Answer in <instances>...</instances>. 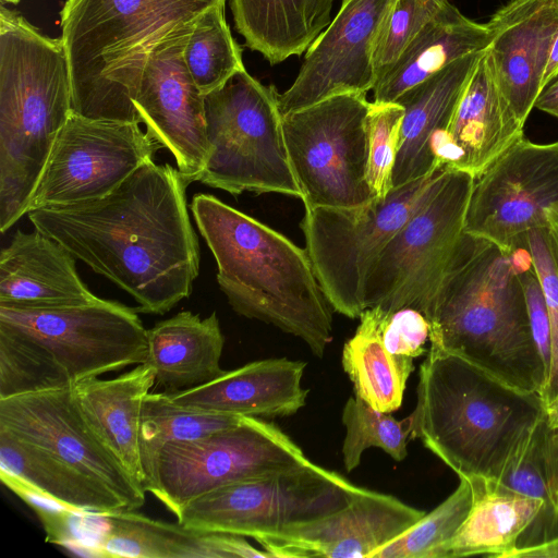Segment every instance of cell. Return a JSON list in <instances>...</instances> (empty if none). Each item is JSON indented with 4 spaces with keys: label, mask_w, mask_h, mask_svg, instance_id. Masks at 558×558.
I'll use <instances>...</instances> for the list:
<instances>
[{
    "label": "cell",
    "mask_w": 558,
    "mask_h": 558,
    "mask_svg": "<svg viewBox=\"0 0 558 558\" xmlns=\"http://www.w3.org/2000/svg\"><path fill=\"white\" fill-rule=\"evenodd\" d=\"M178 168L142 165L108 195L27 213L36 230L130 294L137 312L162 315L186 299L199 245Z\"/></svg>",
    "instance_id": "6da1fadb"
},
{
    "label": "cell",
    "mask_w": 558,
    "mask_h": 558,
    "mask_svg": "<svg viewBox=\"0 0 558 558\" xmlns=\"http://www.w3.org/2000/svg\"><path fill=\"white\" fill-rule=\"evenodd\" d=\"M426 317L430 345L521 391L543 389L546 368L511 251L463 231Z\"/></svg>",
    "instance_id": "7a4b0ae2"
},
{
    "label": "cell",
    "mask_w": 558,
    "mask_h": 558,
    "mask_svg": "<svg viewBox=\"0 0 558 558\" xmlns=\"http://www.w3.org/2000/svg\"><path fill=\"white\" fill-rule=\"evenodd\" d=\"M190 209L233 311L300 338L323 357L332 340V307L307 251L211 194H195Z\"/></svg>",
    "instance_id": "3957f363"
},
{
    "label": "cell",
    "mask_w": 558,
    "mask_h": 558,
    "mask_svg": "<svg viewBox=\"0 0 558 558\" xmlns=\"http://www.w3.org/2000/svg\"><path fill=\"white\" fill-rule=\"evenodd\" d=\"M410 415L411 439H420L459 477L497 480L545 409L537 392L515 389L430 345Z\"/></svg>",
    "instance_id": "277c9868"
},
{
    "label": "cell",
    "mask_w": 558,
    "mask_h": 558,
    "mask_svg": "<svg viewBox=\"0 0 558 558\" xmlns=\"http://www.w3.org/2000/svg\"><path fill=\"white\" fill-rule=\"evenodd\" d=\"M221 4L226 0H65L60 37L73 112L141 123L133 100L150 53L169 35Z\"/></svg>",
    "instance_id": "5b68a950"
},
{
    "label": "cell",
    "mask_w": 558,
    "mask_h": 558,
    "mask_svg": "<svg viewBox=\"0 0 558 558\" xmlns=\"http://www.w3.org/2000/svg\"><path fill=\"white\" fill-rule=\"evenodd\" d=\"M204 105L209 154L199 182L234 196L279 193L302 199L274 86L243 69L205 95Z\"/></svg>",
    "instance_id": "8992f818"
},
{
    "label": "cell",
    "mask_w": 558,
    "mask_h": 558,
    "mask_svg": "<svg viewBox=\"0 0 558 558\" xmlns=\"http://www.w3.org/2000/svg\"><path fill=\"white\" fill-rule=\"evenodd\" d=\"M447 168L384 197L350 208L305 207L301 227L318 282L330 306L350 318L365 310L364 284L378 254L434 194Z\"/></svg>",
    "instance_id": "52a82bcc"
},
{
    "label": "cell",
    "mask_w": 558,
    "mask_h": 558,
    "mask_svg": "<svg viewBox=\"0 0 558 558\" xmlns=\"http://www.w3.org/2000/svg\"><path fill=\"white\" fill-rule=\"evenodd\" d=\"M364 489L307 461L206 493L175 517L189 529L255 539L338 511Z\"/></svg>",
    "instance_id": "ba28073f"
},
{
    "label": "cell",
    "mask_w": 558,
    "mask_h": 558,
    "mask_svg": "<svg viewBox=\"0 0 558 558\" xmlns=\"http://www.w3.org/2000/svg\"><path fill=\"white\" fill-rule=\"evenodd\" d=\"M473 183L472 174L446 169L438 189L373 263L364 284L365 310L409 306L427 315L463 233Z\"/></svg>",
    "instance_id": "9c48e42d"
},
{
    "label": "cell",
    "mask_w": 558,
    "mask_h": 558,
    "mask_svg": "<svg viewBox=\"0 0 558 558\" xmlns=\"http://www.w3.org/2000/svg\"><path fill=\"white\" fill-rule=\"evenodd\" d=\"M369 106L366 95L343 94L283 116L304 207L350 208L376 198L366 178Z\"/></svg>",
    "instance_id": "30bf717a"
},
{
    "label": "cell",
    "mask_w": 558,
    "mask_h": 558,
    "mask_svg": "<svg viewBox=\"0 0 558 558\" xmlns=\"http://www.w3.org/2000/svg\"><path fill=\"white\" fill-rule=\"evenodd\" d=\"M307 461L302 449L276 425L244 416L235 426L165 445L150 494L177 515L206 493Z\"/></svg>",
    "instance_id": "8fae6325"
},
{
    "label": "cell",
    "mask_w": 558,
    "mask_h": 558,
    "mask_svg": "<svg viewBox=\"0 0 558 558\" xmlns=\"http://www.w3.org/2000/svg\"><path fill=\"white\" fill-rule=\"evenodd\" d=\"M161 148L137 122L72 112L56 138L28 211L101 198Z\"/></svg>",
    "instance_id": "7c38bea8"
},
{
    "label": "cell",
    "mask_w": 558,
    "mask_h": 558,
    "mask_svg": "<svg viewBox=\"0 0 558 558\" xmlns=\"http://www.w3.org/2000/svg\"><path fill=\"white\" fill-rule=\"evenodd\" d=\"M0 326L45 345L73 385L142 364L147 354V329L137 310L100 298L83 305L50 310L0 306Z\"/></svg>",
    "instance_id": "4fadbf2b"
},
{
    "label": "cell",
    "mask_w": 558,
    "mask_h": 558,
    "mask_svg": "<svg viewBox=\"0 0 558 558\" xmlns=\"http://www.w3.org/2000/svg\"><path fill=\"white\" fill-rule=\"evenodd\" d=\"M557 206L558 142L523 137L474 179L463 231L513 251L530 231L547 228Z\"/></svg>",
    "instance_id": "5bb4252c"
},
{
    "label": "cell",
    "mask_w": 558,
    "mask_h": 558,
    "mask_svg": "<svg viewBox=\"0 0 558 558\" xmlns=\"http://www.w3.org/2000/svg\"><path fill=\"white\" fill-rule=\"evenodd\" d=\"M0 428L106 485L124 501L128 510L144 505L146 492L89 426L73 386L0 399Z\"/></svg>",
    "instance_id": "9a60e30c"
},
{
    "label": "cell",
    "mask_w": 558,
    "mask_h": 558,
    "mask_svg": "<svg viewBox=\"0 0 558 558\" xmlns=\"http://www.w3.org/2000/svg\"><path fill=\"white\" fill-rule=\"evenodd\" d=\"M194 25L174 32L154 49L133 100L140 122L172 154L189 184L199 180L209 154L204 95L183 57Z\"/></svg>",
    "instance_id": "2e32d148"
},
{
    "label": "cell",
    "mask_w": 558,
    "mask_h": 558,
    "mask_svg": "<svg viewBox=\"0 0 558 558\" xmlns=\"http://www.w3.org/2000/svg\"><path fill=\"white\" fill-rule=\"evenodd\" d=\"M395 0H344L306 50L292 85L280 94L283 116L327 98L363 94L376 84L374 54Z\"/></svg>",
    "instance_id": "e0dca14e"
},
{
    "label": "cell",
    "mask_w": 558,
    "mask_h": 558,
    "mask_svg": "<svg viewBox=\"0 0 558 558\" xmlns=\"http://www.w3.org/2000/svg\"><path fill=\"white\" fill-rule=\"evenodd\" d=\"M424 514L391 495L365 488L338 511L255 541L272 558H371Z\"/></svg>",
    "instance_id": "ac0fdd59"
},
{
    "label": "cell",
    "mask_w": 558,
    "mask_h": 558,
    "mask_svg": "<svg viewBox=\"0 0 558 558\" xmlns=\"http://www.w3.org/2000/svg\"><path fill=\"white\" fill-rule=\"evenodd\" d=\"M486 24L493 34L487 50L495 80L524 124L542 90L558 32V0H510Z\"/></svg>",
    "instance_id": "d6986e66"
},
{
    "label": "cell",
    "mask_w": 558,
    "mask_h": 558,
    "mask_svg": "<svg viewBox=\"0 0 558 558\" xmlns=\"http://www.w3.org/2000/svg\"><path fill=\"white\" fill-rule=\"evenodd\" d=\"M523 126L495 80L488 50L481 54L448 130L435 140L438 168L483 173L509 147L523 138Z\"/></svg>",
    "instance_id": "ffe728a7"
},
{
    "label": "cell",
    "mask_w": 558,
    "mask_h": 558,
    "mask_svg": "<svg viewBox=\"0 0 558 558\" xmlns=\"http://www.w3.org/2000/svg\"><path fill=\"white\" fill-rule=\"evenodd\" d=\"M468 480L473 492L472 507L437 558L474 555L508 558L517 550L547 541L543 501L512 490L494 478L475 476Z\"/></svg>",
    "instance_id": "44dd1931"
},
{
    "label": "cell",
    "mask_w": 558,
    "mask_h": 558,
    "mask_svg": "<svg viewBox=\"0 0 558 558\" xmlns=\"http://www.w3.org/2000/svg\"><path fill=\"white\" fill-rule=\"evenodd\" d=\"M75 259L38 230H17L0 253V306L50 310L96 301L78 276Z\"/></svg>",
    "instance_id": "7402d4cb"
},
{
    "label": "cell",
    "mask_w": 558,
    "mask_h": 558,
    "mask_svg": "<svg viewBox=\"0 0 558 558\" xmlns=\"http://www.w3.org/2000/svg\"><path fill=\"white\" fill-rule=\"evenodd\" d=\"M306 363L266 359L225 371L214 380L168 393L178 404L206 412L241 416H289L306 403L302 386Z\"/></svg>",
    "instance_id": "603a6c76"
},
{
    "label": "cell",
    "mask_w": 558,
    "mask_h": 558,
    "mask_svg": "<svg viewBox=\"0 0 558 558\" xmlns=\"http://www.w3.org/2000/svg\"><path fill=\"white\" fill-rule=\"evenodd\" d=\"M485 51V50H484ZM482 52L468 54L401 94L404 114L392 173V189L435 172L433 143L447 130Z\"/></svg>",
    "instance_id": "cb8c5ba5"
},
{
    "label": "cell",
    "mask_w": 558,
    "mask_h": 558,
    "mask_svg": "<svg viewBox=\"0 0 558 558\" xmlns=\"http://www.w3.org/2000/svg\"><path fill=\"white\" fill-rule=\"evenodd\" d=\"M0 478L14 493H34L77 513L104 515L128 510L124 501L106 485L2 428Z\"/></svg>",
    "instance_id": "d4e9b609"
},
{
    "label": "cell",
    "mask_w": 558,
    "mask_h": 558,
    "mask_svg": "<svg viewBox=\"0 0 558 558\" xmlns=\"http://www.w3.org/2000/svg\"><path fill=\"white\" fill-rule=\"evenodd\" d=\"M106 533L98 543L102 557L129 558H272L244 536L209 533L155 520L136 510L104 514Z\"/></svg>",
    "instance_id": "484cf974"
},
{
    "label": "cell",
    "mask_w": 558,
    "mask_h": 558,
    "mask_svg": "<svg viewBox=\"0 0 558 558\" xmlns=\"http://www.w3.org/2000/svg\"><path fill=\"white\" fill-rule=\"evenodd\" d=\"M154 386V371L145 363L137 364L131 371L111 379L90 377L73 385L77 402L89 426L142 487V409Z\"/></svg>",
    "instance_id": "4316f807"
},
{
    "label": "cell",
    "mask_w": 558,
    "mask_h": 558,
    "mask_svg": "<svg viewBox=\"0 0 558 558\" xmlns=\"http://www.w3.org/2000/svg\"><path fill=\"white\" fill-rule=\"evenodd\" d=\"M225 337L216 312L206 318L191 311L147 329L144 363L153 368L155 386L172 393L205 385L225 371L220 367Z\"/></svg>",
    "instance_id": "83f0119b"
},
{
    "label": "cell",
    "mask_w": 558,
    "mask_h": 558,
    "mask_svg": "<svg viewBox=\"0 0 558 558\" xmlns=\"http://www.w3.org/2000/svg\"><path fill=\"white\" fill-rule=\"evenodd\" d=\"M492 38L487 24L468 19L448 0L377 81L373 101L393 102L450 63L486 50Z\"/></svg>",
    "instance_id": "f1b7e54d"
},
{
    "label": "cell",
    "mask_w": 558,
    "mask_h": 558,
    "mask_svg": "<svg viewBox=\"0 0 558 558\" xmlns=\"http://www.w3.org/2000/svg\"><path fill=\"white\" fill-rule=\"evenodd\" d=\"M333 2L230 0V8L245 45L274 65L308 49L331 23Z\"/></svg>",
    "instance_id": "f546056e"
},
{
    "label": "cell",
    "mask_w": 558,
    "mask_h": 558,
    "mask_svg": "<svg viewBox=\"0 0 558 558\" xmlns=\"http://www.w3.org/2000/svg\"><path fill=\"white\" fill-rule=\"evenodd\" d=\"M359 318L353 337L343 345L342 367L353 384L354 395L373 408L391 413L401 407L414 359L388 352L375 307H367Z\"/></svg>",
    "instance_id": "4dcf8cb0"
},
{
    "label": "cell",
    "mask_w": 558,
    "mask_h": 558,
    "mask_svg": "<svg viewBox=\"0 0 558 558\" xmlns=\"http://www.w3.org/2000/svg\"><path fill=\"white\" fill-rule=\"evenodd\" d=\"M243 417L182 407L165 391L149 392L143 402L140 430L144 490L151 493L154 488L157 458L165 445L235 426Z\"/></svg>",
    "instance_id": "1f68e13d"
},
{
    "label": "cell",
    "mask_w": 558,
    "mask_h": 558,
    "mask_svg": "<svg viewBox=\"0 0 558 558\" xmlns=\"http://www.w3.org/2000/svg\"><path fill=\"white\" fill-rule=\"evenodd\" d=\"M66 371L40 342L0 326V399L72 387Z\"/></svg>",
    "instance_id": "d6a6232c"
},
{
    "label": "cell",
    "mask_w": 558,
    "mask_h": 558,
    "mask_svg": "<svg viewBox=\"0 0 558 558\" xmlns=\"http://www.w3.org/2000/svg\"><path fill=\"white\" fill-rule=\"evenodd\" d=\"M183 57L193 81L204 96L245 69L242 49L226 21L225 4L208 10L197 20Z\"/></svg>",
    "instance_id": "836d02e7"
},
{
    "label": "cell",
    "mask_w": 558,
    "mask_h": 558,
    "mask_svg": "<svg viewBox=\"0 0 558 558\" xmlns=\"http://www.w3.org/2000/svg\"><path fill=\"white\" fill-rule=\"evenodd\" d=\"M342 423L345 426L342 454L348 472L359 466L363 452L371 447L380 448L396 461L407 457L408 442L412 440L411 415L398 421L354 395L344 404Z\"/></svg>",
    "instance_id": "e575fe53"
},
{
    "label": "cell",
    "mask_w": 558,
    "mask_h": 558,
    "mask_svg": "<svg viewBox=\"0 0 558 558\" xmlns=\"http://www.w3.org/2000/svg\"><path fill=\"white\" fill-rule=\"evenodd\" d=\"M456 490L409 530L379 547L371 558H437L458 532L473 502L470 481L459 477Z\"/></svg>",
    "instance_id": "d590c367"
},
{
    "label": "cell",
    "mask_w": 558,
    "mask_h": 558,
    "mask_svg": "<svg viewBox=\"0 0 558 558\" xmlns=\"http://www.w3.org/2000/svg\"><path fill=\"white\" fill-rule=\"evenodd\" d=\"M548 430L549 426L544 415L496 480L512 490L544 502L547 527L545 543L558 536V508L550 494L545 458Z\"/></svg>",
    "instance_id": "8d00e7d4"
},
{
    "label": "cell",
    "mask_w": 558,
    "mask_h": 558,
    "mask_svg": "<svg viewBox=\"0 0 558 558\" xmlns=\"http://www.w3.org/2000/svg\"><path fill=\"white\" fill-rule=\"evenodd\" d=\"M403 114L402 106L395 101L371 102L366 120V178L375 197H384L392 189Z\"/></svg>",
    "instance_id": "74e56055"
},
{
    "label": "cell",
    "mask_w": 558,
    "mask_h": 558,
    "mask_svg": "<svg viewBox=\"0 0 558 558\" xmlns=\"http://www.w3.org/2000/svg\"><path fill=\"white\" fill-rule=\"evenodd\" d=\"M448 0H395L374 54L376 83Z\"/></svg>",
    "instance_id": "f35d334b"
},
{
    "label": "cell",
    "mask_w": 558,
    "mask_h": 558,
    "mask_svg": "<svg viewBox=\"0 0 558 558\" xmlns=\"http://www.w3.org/2000/svg\"><path fill=\"white\" fill-rule=\"evenodd\" d=\"M526 246L542 286L550 324V365L545 385L538 393L545 405L558 396V275L548 248L546 228L530 231Z\"/></svg>",
    "instance_id": "ab89813d"
},
{
    "label": "cell",
    "mask_w": 558,
    "mask_h": 558,
    "mask_svg": "<svg viewBox=\"0 0 558 558\" xmlns=\"http://www.w3.org/2000/svg\"><path fill=\"white\" fill-rule=\"evenodd\" d=\"M375 307L385 348L393 355L415 359L426 352L430 325L416 308L404 306L393 311Z\"/></svg>",
    "instance_id": "60d3db41"
},
{
    "label": "cell",
    "mask_w": 558,
    "mask_h": 558,
    "mask_svg": "<svg viewBox=\"0 0 558 558\" xmlns=\"http://www.w3.org/2000/svg\"><path fill=\"white\" fill-rule=\"evenodd\" d=\"M545 458L550 494L558 508V429L548 430Z\"/></svg>",
    "instance_id": "b9f144b4"
},
{
    "label": "cell",
    "mask_w": 558,
    "mask_h": 558,
    "mask_svg": "<svg viewBox=\"0 0 558 558\" xmlns=\"http://www.w3.org/2000/svg\"><path fill=\"white\" fill-rule=\"evenodd\" d=\"M534 108L558 119V75L541 90Z\"/></svg>",
    "instance_id": "7bdbcfd3"
},
{
    "label": "cell",
    "mask_w": 558,
    "mask_h": 558,
    "mask_svg": "<svg viewBox=\"0 0 558 558\" xmlns=\"http://www.w3.org/2000/svg\"><path fill=\"white\" fill-rule=\"evenodd\" d=\"M558 558V536L547 543L514 551L510 558Z\"/></svg>",
    "instance_id": "ee69618b"
},
{
    "label": "cell",
    "mask_w": 558,
    "mask_h": 558,
    "mask_svg": "<svg viewBox=\"0 0 558 558\" xmlns=\"http://www.w3.org/2000/svg\"><path fill=\"white\" fill-rule=\"evenodd\" d=\"M548 226L546 228V239L548 248L558 275V206L548 213Z\"/></svg>",
    "instance_id": "f6af8a7d"
},
{
    "label": "cell",
    "mask_w": 558,
    "mask_h": 558,
    "mask_svg": "<svg viewBox=\"0 0 558 558\" xmlns=\"http://www.w3.org/2000/svg\"><path fill=\"white\" fill-rule=\"evenodd\" d=\"M558 75V32L553 41L542 80V89Z\"/></svg>",
    "instance_id": "bcb514c9"
},
{
    "label": "cell",
    "mask_w": 558,
    "mask_h": 558,
    "mask_svg": "<svg viewBox=\"0 0 558 558\" xmlns=\"http://www.w3.org/2000/svg\"><path fill=\"white\" fill-rule=\"evenodd\" d=\"M545 420L550 429H558V396L544 405Z\"/></svg>",
    "instance_id": "7dc6e473"
},
{
    "label": "cell",
    "mask_w": 558,
    "mask_h": 558,
    "mask_svg": "<svg viewBox=\"0 0 558 558\" xmlns=\"http://www.w3.org/2000/svg\"><path fill=\"white\" fill-rule=\"evenodd\" d=\"M21 0H1L2 3L17 4Z\"/></svg>",
    "instance_id": "c3c4849f"
}]
</instances>
